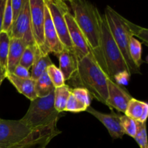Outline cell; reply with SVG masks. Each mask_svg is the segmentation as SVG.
<instances>
[{"instance_id":"33","label":"cell","mask_w":148,"mask_h":148,"mask_svg":"<svg viewBox=\"0 0 148 148\" xmlns=\"http://www.w3.org/2000/svg\"><path fill=\"white\" fill-rule=\"evenodd\" d=\"M13 75H15L16 77L20 78H23V79H29L31 78L30 76V71L27 70L25 67H23L21 65H17L16 68L14 69V72H13Z\"/></svg>"},{"instance_id":"28","label":"cell","mask_w":148,"mask_h":148,"mask_svg":"<svg viewBox=\"0 0 148 148\" xmlns=\"http://www.w3.org/2000/svg\"><path fill=\"white\" fill-rule=\"evenodd\" d=\"M134 139L140 148H148L146 122H137V132Z\"/></svg>"},{"instance_id":"32","label":"cell","mask_w":148,"mask_h":148,"mask_svg":"<svg viewBox=\"0 0 148 148\" xmlns=\"http://www.w3.org/2000/svg\"><path fill=\"white\" fill-rule=\"evenodd\" d=\"M24 2L25 0H11L13 23L15 22V20H17L18 16L20 15L22 9H23V4H24Z\"/></svg>"},{"instance_id":"25","label":"cell","mask_w":148,"mask_h":148,"mask_svg":"<svg viewBox=\"0 0 148 148\" xmlns=\"http://www.w3.org/2000/svg\"><path fill=\"white\" fill-rule=\"evenodd\" d=\"M36 46H27L23 51L21 59L20 62V65L23 66L27 70H30L33 66V62L36 57Z\"/></svg>"},{"instance_id":"7","label":"cell","mask_w":148,"mask_h":148,"mask_svg":"<svg viewBox=\"0 0 148 148\" xmlns=\"http://www.w3.org/2000/svg\"><path fill=\"white\" fill-rule=\"evenodd\" d=\"M33 130L21 120L0 118V148H12L23 141Z\"/></svg>"},{"instance_id":"27","label":"cell","mask_w":148,"mask_h":148,"mask_svg":"<svg viewBox=\"0 0 148 148\" xmlns=\"http://www.w3.org/2000/svg\"><path fill=\"white\" fill-rule=\"evenodd\" d=\"M121 127L124 134L134 138L137 132V122L127 116L123 115L120 117Z\"/></svg>"},{"instance_id":"14","label":"cell","mask_w":148,"mask_h":148,"mask_svg":"<svg viewBox=\"0 0 148 148\" xmlns=\"http://www.w3.org/2000/svg\"><path fill=\"white\" fill-rule=\"evenodd\" d=\"M44 40L48 53H53L57 56L61 53L64 46L55 30L50 12L46 4L44 6Z\"/></svg>"},{"instance_id":"21","label":"cell","mask_w":148,"mask_h":148,"mask_svg":"<svg viewBox=\"0 0 148 148\" xmlns=\"http://www.w3.org/2000/svg\"><path fill=\"white\" fill-rule=\"evenodd\" d=\"M54 87L48 77L47 73L44 72L40 77L35 81V90L37 98H43L49 95L54 91Z\"/></svg>"},{"instance_id":"31","label":"cell","mask_w":148,"mask_h":148,"mask_svg":"<svg viewBox=\"0 0 148 148\" xmlns=\"http://www.w3.org/2000/svg\"><path fill=\"white\" fill-rule=\"evenodd\" d=\"M132 30L133 32V36H137V38H139L140 39H141L143 40V43L147 46L148 43V30L147 29L144 28V27H142L140 26L134 24L132 23Z\"/></svg>"},{"instance_id":"9","label":"cell","mask_w":148,"mask_h":148,"mask_svg":"<svg viewBox=\"0 0 148 148\" xmlns=\"http://www.w3.org/2000/svg\"><path fill=\"white\" fill-rule=\"evenodd\" d=\"M57 121L33 130L27 137L12 148H46L51 140L61 134L56 127Z\"/></svg>"},{"instance_id":"1","label":"cell","mask_w":148,"mask_h":148,"mask_svg":"<svg viewBox=\"0 0 148 148\" xmlns=\"http://www.w3.org/2000/svg\"><path fill=\"white\" fill-rule=\"evenodd\" d=\"M106 68L91 51L78 62L77 69L69 80L76 88H85L92 98L106 104L108 98V81Z\"/></svg>"},{"instance_id":"15","label":"cell","mask_w":148,"mask_h":148,"mask_svg":"<svg viewBox=\"0 0 148 148\" xmlns=\"http://www.w3.org/2000/svg\"><path fill=\"white\" fill-rule=\"evenodd\" d=\"M57 57L59 62V69L63 74L65 81H69L76 72L79 62L75 49L64 47Z\"/></svg>"},{"instance_id":"2","label":"cell","mask_w":148,"mask_h":148,"mask_svg":"<svg viewBox=\"0 0 148 148\" xmlns=\"http://www.w3.org/2000/svg\"><path fill=\"white\" fill-rule=\"evenodd\" d=\"M74 19L82 30L91 50L100 62H103L100 51V26L98 8L85 0L69 1Z\"/></svg>"},{"instance_id":"19","label":"cell","mask_w":148,"mask_h":148,"mask_svg":"<svg viewBox=\"0 0 148 148\" xmlns=\"http://www.w3.org/2000/svg\"><path fill=\"white\" fill-rule=\"evenodd\" d=\"M53 64L49 54L43 55L40 53L38 49L36 48V57L33 66L30 68V76L33 80L36 81L38 79L50 65Z\"/></svg>"},{"instance_id":"13","label":"cell","mask_w":148,"mask_h":148,"mask_svg":"<svg viewBox=\"0 0 148 148\" xmlns=\"http://www.w3.org/2000/svg\"><path fill=\"white\" fill-rule=\"evenodd\" d=\"M85 111L90 114L98 121H101L114 140L123 138L125 134L121 127L120 119L121 115L115 113L113 110H111L110 114H104L97 111L91 106L88 107Z\"/></svg>"},{"instance_id":"11","label":"cell","mask_w":148,"mask_h":148,"mask_svg":"<svg viewBox=\"0 0 148 148\" xmlns=\"http://www.w3.org/2000/svg\"><path fill=\"white\" fill-rule=\"evenodd\" d=\"M65 20L67 25L69 38L78 59L81 60L91 51L85 36L77 25L70 11L65 14Z\"/></svg>"},{"instance_id":"24","label":"cell","mask_w":148,"mask_h":148,"mask_svg":"<svg viewBox=\"0 0 148 148\" xmlns=\"http://www.w3.org/2000/svg\"><path fill=\"white\" fill-rule=\"evenodd\" d=\"M46 73L50 79L51 82L53 84L54 88H59L65 85V79L64 75L60 69L56 67V65H50L46 69Z\"/></svg>"},{"instance_id":"16","label":"cell","mask_w":148,"mask_h":148,"mask_svg":"<svg viewBox=\"0 0 148 148\" xmlns=\"http://www.w3.org/2000/svg\"><path fill=\"white\" fill-rule=\"evenodd\" d=\"M26 46L27 45L23 40L10 38L7 56V74H12L16 66L20 64L22 55Z\"/></svg>"},{"instance_id":"26","label":"cell","mask_w":148,"mask_h":148,"mask_svg":"<svg viewBox=\"0 0 148 148\" xmlns=\"http://www.w3.org/2000/svg\"><path fill=\"white\" fill-rule=\"evenodd\" d=\"M13 24L12 18V4L11 0H7L6 1L5 8H4V15H3L2 21V27H1V32L7 33L10 36V31H11L12 27Z\"/></svg>"},{"instance_id":"17","label":"cell","mask_w":148,"mask_h":148,"mask_svg":"<svg viewBox=\"0 0 148 148\" xmlns=\"http://www.w3.org/2000/svg\"><path fill=\"white\" fill-rule=\"evenodd\" d=\"M6 78L8 79L20 94H23L26 98L30 100V101L37 98L35 90V80L32 78L23 79L17 77L13 74H7Z\"/></svg>"},{"instance_id":"18","label":"cell","mask_w":148,"mask_h":148,"mask_svg":"<svg viewBox=\"0 0 148 148\" xmlns=\"http://www.w3.org/2000/svg\"><path fill=\"white\" fill-rule=\"evenodd\" d=\"M124 115L139 123L146 122L148 116V104L132 98L129 102Z\"/></svg>"},{"instance_id":"12","label":"cell","mask_w":148,"mask_h":148,"mask_svg":"<svg viewBox=\"0 0 148 148\" xmlns=\"http://www.w3.org/2000/svg\"><path fill=\"white\" fill-rule=\"evenodd\" d=\"M107 88H108V98L106 104L111 110H117L121 113H125L127 105L132 96L129 93L126 88L121 85H118L113 82L109 77L107 81Z\"/></svg>"},{"instance_id":"22","label":"cell","mask_w":148,"mask_h":148,"mask_svg":"<svg viewBox=\"0 0 148 148\" xmlns=\"http://www.w3.org/2000/svg\"><path fill=\"white\" fill-rule=\"evenodd\" d=\"M10 38L4 32L0 33V64L7 74V56L10 49Z\"/></svg>"},{"instance_id":"4","label":"cell","mask_w":148,"mask_h":148,"mask_svg":"<svg viewBox=\"0 0 148 148\" xmlns=\"http://www.w3.org/2000/svg\"><path fill=\"white\" fill-rule=\"evenodd\" d=\"M104 16L106 17L110 31L121 51L126 64L128 66L130 75L140 74V68L134 64L129 53V44L132 37H134L130 21L121 16L109 5L105 9Z\"/></svg>"},{"instance_id":"6","label":"cell","mask_w":148,"mask_h":148,"mask_svg":"<svg viewBox=\"0 0 148 148\" xmlns=\"http://www.w3.org/2000/svg\"><path fill=\"white\" fill-rule=\"evenodd\" d=\"M44 2L50 12L53 26L61 43L64 47L73 49L64 17L65 14L69 11V7L62 0H44Z\"/></svg>"},{"instance_id":"3","label":"cell","mask_w":148,"mask_h":148,"mask_svg":"<svg viewBox=\"0 0 148 148\" xmlns=\"http://www.w3.org/2000/svg\"><path fill=\"white\" fill-rule=\"evenodd\" d=\"M100 26V51L105 64L108 77L114 79L120 74L127 72L130 75L121 51L114 40L104 14L98 15Z\"/></svg>"},{"instance_id":"35","label":"cell","mask_w":148,"mask_h":148,"mask_svg":"<svg viewBox=\"0 0 148 148\" xmlns=\"http://www.w3.org/2000/svg\"><path fill=\"white\" fill-rule=\"evenodd\" d=\"M7 77V72L4 70V68L2 67L1 64H0V85H1L4 79Z\"/></svg>"},{"instance_id":"8","label":"cell","mask_w":148,"mask_h":148,"mask_svg":"<svg viewBox=\"0 0 148 148\" xmlns=\"http://www.w3.org/2000/svg\"><path fill=\"white\" fill-rule=\"evenodd\" d=\"M30 24L36 48L43 55L49 54L44 40V0H29Z\"/></svg>"},{"instance_id":"23","label":"cell","mask_w":148,"mask_h":148,"mask_svg":"<svg viewBox=\"0 0 148 148\" xmlns=\"http://www.w3.org/2000/svg\"><path fill=\"white\" fill-rule=\"evenodd\" d=\"M129 53L133 62L140 68L143 61L142 59V43L134 37H132L129 44Z\"/></svg>"},{"instance_id":"36","label":"cell","mask_w":148,"mask_h":148,"mask_svg":"<svg viewBox=\"0 0 148 148\" xmlns=\"http://www.w3.org/2000/svg\"><path fill=\"white\" fill-rule=\"evenodd\" d=\"M0 86H1V85H0Z\"/></svg>"},{"instance_id":"20","label":"cell","mask_w":148,"mask_h":148,"mask_svg":"<svg viewBox=\"0 0 148 148\" xmlns=\"http://www.w3.org/2000/svg\"><path fill=\"white\" fill-rule=\"evenodd\" d=\"M71 91L69 85H64L63 86L56 88L53 91V103L56 111L59 113L64 111L66 103L70 95Z\"/></svg>"},{"instance_id":"10","label":"cell","mask_w":148,"mask_h":148,"mask_svg":"<svg viewBox=\"0 0 148 148\" xmlns=\"http://www.w3.org/2000/svg\"><path fill=\"white\" fill-rule=\"evenodd\" d=\"M10 38L20 39L27 46H36L31 30L29 0H25L20 15L13 23Z\"/></svg>"},{"instance_id":"5","label":"cell","mask_w":148,"mask_h":148,"mask_svg":"<svg viewBox=\"0 0 148 148\" xmlns=\"http://www.w3.org/2000/svg\"><path fill=\"white\" fill-rule=\"evenodd\" d=\"M60 113L53 103V92L43 98H37L30 101V105L25 115L21 119L25 125L31 130L45 127L58 121Z\"/></svg>"},{"instance_id":"30","label":"cell","mask_w":148,"mask_h":148,"mask_svg":"<svg viewBox=\"0 0 148 148\" xmlns=\"http://www.w3.org/2000/svg\"><path fill=\"white\" fill-rule=\"evenodd\" d=\"M72 93L78 101L82 103L88 108L90 106L92 96L85 88H75L73 90H72Z\"/></svg>"},{"instance_id":"34","label":"cell","mask_w":148,"mask_h":148,"mask_svg":"<svg viewBox=\"0 0 148 148\" xmlns=\"http://www.w3.org/2000/svg\"><path fill=\"white\" fill-rule=\"evenodd\" d=\"M6 1L7 0H0V33L1 32V27H2L3 15H4Z\"/></svg>"},{"instance_id":"29","label":"cell","mask_w":148,"mask_h":148,"mask_svg":"<svg viewBox=\"0 0 148 148\" xmlns=\"http://www.w3.org/2000/svg\"><path fill=\"white\" fill-rule=\"evenodd\" d=\"M88 107L84 105L82 103L78 101L72 93L71 91L70 95L69 97L67 103H66V107H65L64 111H69V112L78 113L82 112V111H85Z\"/></svg>"}]
</instances>
